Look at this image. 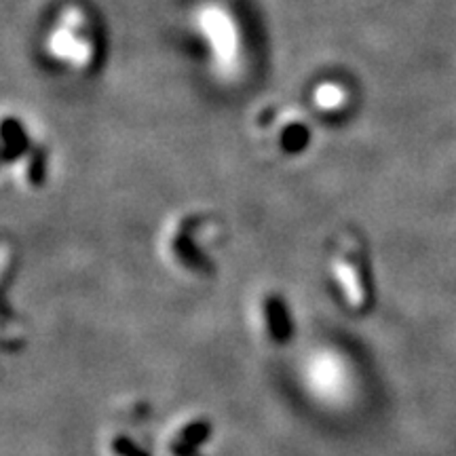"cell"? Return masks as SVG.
I'll list each match as a JSON object with an SVG mask.
<instances>
[{
    "mask_svg": "<svg viewBox=\"0 0 456 456\" xmlns=\"http://www.w3.org/2000/svg\"><path fill=\"white\" fill-rule=\"evenodd\" d=\"M216 228L199 216H184L165 228L159 252L169 273L184 281L203 283L218 275Z\"/></svg>",
    "mask_w": 456,
    "mask_h": 456,
    "instance_id": "obj_1",
    "label": "cell"
},
{
    "mask_svg": "<svg viewBox=\"0 0 456 456\" xmlns=\"http://www.w3.org/2000/svg\"><path fill=\"white\" fill-rule=\"evenodd\" d=\"M330 294L346 315L366 317L376 305L374 266L368 249L359 239H340L330 252L326 265Z\"/></svg>",
    "mask_w": 456,
    "mask_h": 456,
    "instance_id": "obj_2",
    "label": "cell"
},
{
    "mask_svg": "<svg viewBox=\"0 0 456 456\" xmlns=\"http://www.w3.org/2000/svg\"><path fill=\"white\" fill-rule=\"evenodd\" d=\"M249 328L260 346L271 351L285 349L296 336L292 302L277 288H260L249 300Z\"/></svg>",
    "mask_w": 456,
    "mask_h": 456,
    "instance_id": "obj_3",
    "label": "cell"
},
{
    "mask_svg": "<svg viewBox=\"0 0 456 456\" xmlns=\"http://www.w3.org/2000/svg\"><path fill=\"white\" fill-rule=\"evenodd\" d=\"M214 437V420L201 410H184L165 427L159 452L161 456H208Z\"/></svg>",
    "mask_w": 456,
    "mask_h": 456,
    "instance_id": "obj_4",
    "label": "cell"
},
{
    "mask_svg": "<svg viewBox=\"0 0 456 456\" xmlns=\"http://www.w3.org/2000/svg\"><path fill=\"white\" fill-rule=\"evenodd\" d=\"M134 423H112L100 437V456H155V448Z\"/></svg>",
    "mask_w": 456,
    "mask_h": 456,
    "instance_id": "obj_5",
    "label": "cell"
}]
</instances>
